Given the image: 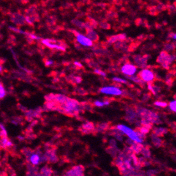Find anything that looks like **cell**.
<instances>
[{"instance_id": "cell-33", "label": "cell", "mask_w": 176, "mask_h": 176, "mask_svg": "<svg viewBox=\"0 0 176 176\" xmlns=\"http://www.w3.org/2000/svg\"><path fill=\"white\" fill-rule=\"evenodd\" d=\"M149 13L151 15H156L157 13H158L157 9H156V7H151L149 8Z\"/></svg>"}, {"instance_id": "cell-9", "label": "cell", "mask_w": 176, "mask_h": 176, "mask_svg": "<svg viewBox=\"0 0 176 176\" xmlns=\"http://www.w3.org/2000/svg\"><path fill=\"white\" fill-rule=\"evenodd\" d=\"M11 21L18 26L24 25L26 23L25 17L18 13H15L11 15Z\"/></svg>"}, {"instance_id": "cell-46", "label": "cell", "mask_w": 176, "mask_h": 176, "mask_svg": "<svg viewBox=\"0 0 176 176\" xmlns=\"http://www.w3.org/2000/svg\"><path fill=\"white\" fill-rule=\"evenodd\" d=\"M170 37L172 38V39H175V38H176L175 34H173V33H172V34H170Z\"/></svg>"}, {"instance_id": "cell-15", "label": "cell", "mask_w": 176, "mask_h": 176, "mask_svg": "<svg viewBox=\"0 0 176 176\" xmlns=\"http://www.w3.org/2000/svg\"><path fill=\"white\" fill-rule=\"evenodd\" d=\"M127 77L129 79L133 81L135 83H138V84L140 85V86H141V87H143L144 85H145V82H144L143 80H141L138 76H134L133 75V76H127Z\"/></svg>"}, {"instance_id": "cell-18", "label": "cell", "mask_w": 176, "mask_h": 176, "mask_svg": "<svg viewBox=\"0 0 176 176\" xmlns=\"http://www.w3.org/2000/svg\"><path fill=\"white\" fill-rule=\"evenodd\" d=\"M108 128H109V124L108 123H100L97 126V131H99V132H103V131L108 130Z\"/></svg>"}, {"instance_id": "cell-25", "label": "cell", "mask_w": 176, "mask_h": 176, "mask_svg": "<svg viewBox=\"0 0 176 176\" xmlns=\"http://www.w3.org/2000/svg\"><path fill=\"white\" fill-rule=\"evenodd\" d=\"M160 90H161V88H160L159 87L156 85H152V90H151V92H152V93H153V94H157V93H158L159 92H160Z\"/></svg>"}, {"instance_id": "cell-31", "label": "cell", "mask_w": 176, "mask_h": 176, "mask_svg": "<svg viewBox=\"0 0 176 176\" xmlns=\"http://www.w3.org/2000/svg\"><path fill=\"white\" fill-rule=\"evenodd\" d=\"M155 105L159 107H162V108H165L167 106V103L165 102H162V101H156L155 102Z\"/></svg>"}, {"instance_id": "cell-45", "label": "cell", "mask_w": 176, "mask_h": 176, "mask_svg": "<svg viewBox=\"0 0 176 176\" xmlns=\"http://www.w3.org/2000/svg\"><path fill=\"white\" fill-rule=\"evenodd\" d=\"M74 66H76V67H80V68H81V67H83V66H82V64L80 63L77 62V61H75V62H74Z\"/></svg>"}, {"instance_id": "cell-27", "label": "cell", "mask_w": 176, "mask_h": 176, "mask_svg": "<svg viewBox=\"0 0 176 176\" xmlns=\"http://www.w3.org/2000/svg\"><path fill=\"white\" fill-rule=\"evenodd\" d=\"M5 95H6V92H5V90L4 87H3V86L2 85V83H0V99L4 98Z\"/></svg>"}, {"instance_id": "cell-39", "label": "cell", "mask_w": 176, "mask_h": 176, "mask_svg": "<svg viewBox=\"0 0 176 176\" xmlns=\"http://www.w3.org/2000/svg\"><path fill=\"white\" fill-rule=\"evenodd\" d=\"M53 61H52V60H46L45 61V65L46 66H51V65H53Z\"/></svg>"}, {"instance_id": "cell-24", "label": "cell", "mask_w": 176, "mask_h": 176, "mask_svg": "<svg viewBox=\"0 0 176 176\" xmlns=\"http://www.w3.org/2000/svg\"><path fill=\"white\" fill-rule=\"evenodd\" d=\"M99 26L104 29H109L111 28V26L109 23H107L106 21H102L99 24Z\"/></svg>"}, {"instance_id": "cell-29", "label": "cell", "mask_w": 176, "mask_h": 176, "mask_svg": "<svg viewBox=\"0 0 176 176\" xmlns=\"http://www.w3.org/2000/svg\"><path fill=\"white\" fill-rule=\"evenodd\" d=\"M156 9H157V12H162V11L164 10H165L166 8V6L165 5L162 4V3H159L158 5H157V6L156 7Z\"/></svg>"}, {"instance_id": "cell-17", "label": "cell", "mask_w": 176, "mask_h": 176, "mask_svg": "<svg viewBox=\"0 0 176 176\" xmlns=\"http://www.w3.org/2000/svg\"><path fill=\"white\" fill-rule=\"evenodd\" d=\"M40 173L43 176H51L52 175V170L47 166H44L40 170Z\"/></svg>"}, {"instance_id": "cell-3", "label": "cell", "mask_w": 176, "mask_h": 176, "mask_svg": "<svg viewBox=\"0 0 176 176\" xmlns=\"http://www.w3.org/2000/svg\"><path fill=\"white\" fill-rule=\"evenodd\" d=\"M175 55H170L168 53L165 51H162L160 53L159 55L157 58V62H158L160 64H163L166 63L169 65H170L173 60H175Z\"/></svg>"}, {"instance_id": "cell-12", "label": "cell", "mask_w": 176, "mask_h": 176, "mask_svg": "<svg viewBox=\"0 0 176 176\" xmlns=\"http://www.w3.org/2000/svg\"><path fill=\"white\" fill-rule=\"evenodd\" d=\"M40 155L34 153L29 157V162L34 165H38L40 163Z\"/></svg>"}, {"instance_id": "cell-36", "label": "cell", "mask_w": 176, "mask_h": 176, "mask_svg": "<svg viewBox=\"0 0 176 176\" xmlns=\"http://www.w3.org/2000/svg\"><path fill=\"white\" fill-rule=\"evenodd\" d=\"M94 105L95 106H98V107H103V106H104V103L103 102H101L99 101H96L94 102Z\"/></svg>"}, {"instance_id": "cell-7", "label": "cell", "mask_w": 176, "mask_h": 176, "mask_svg": "<svg viewBox=\"0 0 176 176\" xmlns=\"http://www.w3.org/2000/svg\"><path fill=\"white\" fill-rule=\"evenodd\" d=\"M101 92L104 94L114 95H122V90L119 88L115 87H106L101 89Z\"/></svg>"}, {"instance_id": "cell-8", "label": "cell", "mask_w": 176, "mask_h": 176, "mask_svg": "<svg viewBox=\"0 0 176 176\" xmlns=\"http://www.w3.org/2000/svg\"><path fill=\"white\" fill-rule=\"evenodd\" d=\"M138 115L136 111V109H134L133 108H128L126 111V115H125V119L130 123L135 122L138 120Z\"/></svg>"}, {"instance_id": "cell-44", "label": "cell", "mask_w": 176, "mask_h": 176, "mask_svg": "<svg viewBox=\"0 0 176 176\" xmlns=\"http://www.w3.org/2000/svg\"><path fill=\"white\" fill-rule=\"evenodd\" d=\"M110 146L111 147H116V141H115L114 140H111Z\"/></svg>"}, {"instance_id": "cell-28", "label": "cell", "mask_w": 176, "mask_h": 176, "mask_svg": "<svg viewBox=\"0 0 176 176\" xmlns=\"http://www.w3.org/2000/svg\"><path fill=\"white\" fill-rule=\"evenodd\" d=\"M113 80H114V82H115L116 83H127L126 80L124 79L120 78V77H115L113 78Z\"/></svg>"}, {"instance_id": "cell-19", "label": "cell", "mask_w": 176, "mask_h": 176, "mask_svg": "<svg viewBox=\"0 0 176 176\" xmlns=\"http://www.w3.org/2000/svg\"><path fill=\"white\" fill-rule=\"evenodd\" d=\"M82 128L84 129V130L91 131H92V130H94L95 126H94V124H93L92 122H86L85 124H84L83 125H82Z\"/></svg>"}, {"instance_id": "cell-5", "label": "cell", "mask_w": 176, "mask_h": 176, "mask_svg": "<svg viewBox=\"0 0 176 176\" xmlns=\"http://www.w3.org/2000/svg\"><path fill=\"white\" fill-rule=\"evenodd\" d=\"M121 71L124 74L127 75V76H133L136 72V67L133 64L127 63L122 67Z\"/></svg>"}, {"instance_id": "cell-11", "label": "cell", "mask_w": 176, "mask_h": 176, "mask_svg": "<svg viewBox=\"0 0 176 176\" xmlns=\"http://www.w3.org/2000/svg\"><path fill=\"white\" fill-rule=\"evenodd\" d=\"M87 37L93 42H96L99 40V36L98 34L94 30H91V29L87 30Z\"/></svg>"}, {"instance_id": "cell-40", "label": "cell", "mask_w": 176, "mask_h": 176, "mask_svg": "<svg viewBox=\"0 0 176 176\" xmlns=\"http://www.w3.org/2000/svg\"><path fill=\"white\" fill-rule=\"evenodd\" d=\"M18 108L19 109H20L22 111H24V112H27L28 111H27V108H25V107H24L23 106L20 105V104H18Z\"/></svg>"}, {"instance_id": "cell-10", "label": "cell", "mask_w": 176, "mask_h": 176, "mask_svg": "<svg viewBox=\"0 0 176 176\" xmlns=\"http://www.w3.org/2000/svg\"><path fill=\"white\" fill-rule=\"evenodd\" d=\"M83 170L84 168L83 166H75L72 169L67 171L64 176H79L80 174L83 173Z\"/></svg>"}, {"instance_id": "cell-42", "label": "cell", "mask_w": 176, "mask_h": 176, "mask_svg": "<svg viewBox=\"0 0 176 176\" xmlns=\"http://www.w3.org/2000/svg\"><path fill=\"white\" fill-rule=\"evenodd\" d=\"M168 9L169 10V11L170 12H175V6L173 5H170L168 6Z\"/></svg>"}, {"instance_id": "cell-14", "label": "cell", "mask_w": 176, "mask_h": 176, "mask_svg": "<svg viewBox=\"0 0 176 176\" xmlns=\"http://www.w3.org/2000/svg\"><path fill=\"white\" fill-rule=\"evenodd\" d=\"M168 132V130L165 127H156L154 130V134L157 136H162Z\"/></svg>"}, {"instance_id": "cell-4", "label": "cell", "mask_w": 176, "mask_h": 176, "mask_svg": "<svg viewBox=\"0 0 176 176\" xmlns=\"http://www.w3.org/2000/svg\"><path fill=\"white\" fill-rule=\"evenodd\" d=\"M73 34L76 35V40H77V42L80 44L81 45H84V46H87V47H90L92 46L93 45V42L91 41L87 37L84 36V35H82V34H79L78 32L74 30Z\"/></svg>"}, {"instance_id": "cell-6", "label": "cell", "mask_w": 176, "mask_h": 176, "mask_svg": "<svg viewBox=\"0 0 176 176\" xmlns=\"http://www.w3.org/2000/svg\"><path fill=\"white\" fill-rule=\"evenodd\" d=\"M134 61L138 67L140 68H145L147 67L148 55L141 56V55H135L133 56Z\"/></svg>"}, {"instance_id": "cell-43", "label": "cell", "mask_w": 176, "mask_h": 176, "mask_svg": "<svg viewBox=\"0 0 176 176\" xmlns=\"http://www.w3.org/2000/svg\"><path fill=\"white\" fill-rule=\"evenodd\" d=\"M150 98V95L149 94H145L143 95V101H148L149 99Z\"/></svg>"}, {"instance_id": "cell-20", "label": "cell", "mask_w": 176, "mask_h": 176, "mask_svg": "<svg viewBox=\"0 0 176 176\" xmlns=\"http://www.w3.org/2000/svg\"><path fill=\"white\" fill-rule=\"evenodd\" d=\"M72 23L74 24V26H76V27H77V28H80V29H84V23H83V22L80 21L79 20H78V19H73V20L72 21Z\"/></svg>"}, {"instance_id": "cell-47", "label": "cell", "mask_w": 176, "mask_h": 176, "mask_svg": "<svg viewBox=\"0 0 176 176\" xmlns=\"http://www.w3.org/2000/svg\"><path fill=\"white\" fill-rule=\"evenodd\" d=\"M2 67H1V66H0V72H2Z\"/></svg>"}, {"instance_id": "cell-1", "label": "cell", "mask_w": 176, "mask_h": 176, "mask_svg": "<svg viewBox=\"0 0 176 176\" xmlns=\"http://www.w3.org/2000/svg\"><path fill=\"white\" fill-rule=\"evenodd\" d=\"M116 127L117 128L118 130H120V131H122L123 133L129 136V138L131 140H132L133 141H135V142L138 143H142V141L138 138V137L136 135V132L133 130H131V128L125 126L124 125H118Z\"/></svg>"}, {"instance_id": "cell-23", "label": "cell", "mask_w": 176, "mask_h": 176, "mask_svg": "<svg viewBox=\"0 0 176 176\" xmlns=\"http://www.w3.org/2000/svg\"><path fill=\"white\" fill-rule=\"evenodd\" d=\"M174 48L175 46H173V45L172 44H170V43H168V44H166L165 45V50L164 51H165V52L167 53H169L171 52V51H173L174 50Z\"/></svg>"}, {"instance_id": "cell-38", "label": "cell", "mask_w": 176, "mask_h": 176, "mask_svg": "<svg viewBox=\"0 0 176 176\" xmlns=\"http://www.w3.org/2000/svg\"><path fill=\"white\" fill-rule=\"evenodd\" d=\"M114 136H115V137L118 140H119V141H122L123 140L122 135H119V134H115V135H114Z\"/></svg>"}, {"instance_id": "cell-26", "label": "cell", "mask_w": 176, "mask_h": 176, "mask_svg": "<svg viewBox=\"0 0 176 176\" xmlns=\"http://www.w3.org/2000/svg\"><path fill=\"white\" fill-rule=\"evenodd\" d=\"M138 130L141 133L144 134V135L147 134L150 131L149 129H148V128L146 127L145 126H141L140 128H138Z\"/></svg>"}, {"instance_id": "cell-41", "label": "cell", "mask_w": 176, "mask_h": 176, "mask_svg": "<svg viewBox=\"0 0 176 176\" xmlns=\"http://www.w3.org/2000/svg\"><path fill=\"white\" fill-rule=\"evenodd\" d=\"M126 143H127V145H129V146H133L134 143H135V141H133L132 140H131L130 138H129V139H127V140H126Z\"/></svg>"}, {"instance_id": "cell-32", "label": "cell", "mask_w": 176, "mask_h": 176, "mask_svg": "<svg viewBox=\"0 0 176 176\" xmlns=\"http://www.w3.org/2000/svg\"><path fill=\"white\" fill-rule=\"evenodd\" d=\"M169 107L172 111L175 112L176 111V101H172L171 103H170Z\"/></svg>"}, {"instance_id": "cell-34", "label": "cell", "mask_w": 176, "mask_h": 176, "mask_svg": "<svg viewBox=\"0 0 176 176\" xmlns=\"http://www.w3.org/2000/svg\"><path fill=\"white\" fill-rule=\"evenodd\" d=\"M94 72L95 74H98L101 75V76H106V75L104 71H103L102 70L99 69H95Z\"/></svg>"}, {"instance_id": "cell-13", "label": "cell", "mask_w": 176, "mask_h": 176, "mask_svg": "<svg viewBox=\"0 0 176 176\" xmlns=\"http://www.w3.org/2000/svg\"><path fill=\"white\" fill-rule=\"evenodd\" d=\"M69 98L66 95H64L62 94H57L56 95V103H57L58 105L60 104H65L67 100H68Z\"/></svg>"}, {"instance_id": "cell-37", "label": "cell", "mask_w": 176, "mask_h": 176, "mask_svg": "<svg viewBox=\"0 0 176 176\" xmlns=\"http://www.w3.org/2000/svg\"><path fill=\"white\" fill-rule=\"evenodd\" d=\"M108 17L109 18H110V19H111V18H114L116 17V13L114 12H110L108 13Z\"/></svg>"}, {"instance_id": "cell-16", "label": "cell", "mask_w": 176, "mask_h": 176, "mask_svg": "<svg viewBox=\"0 0 176 176\" xmlns=\"http://www.w3.org/2000/svg\"><path fill=\"white\" fill-rule=\"evenodd\" d=\"M152 141L154 145L157 147H160L163 143V141L154 133L152 135Z\"/></svg>"}, {"instance_id": "cell-35", "label": "cell", "mask_w": 176, "mask_h": 176, "mask_svg": "<svg viewBox=\"0 0 176 176\" xmlns=\"http://www.w3.org/2000/svg\"><path fill=\"white\" fill-rule=\"evenodd\" d=\"M77 93L79 95H84L87 94V91L85 90L84 89H82V88H77Z\"/></svg>"}, {"instance_id": "cell-21", "label": "cell", "mask_w": 176, "mask_h": 176, "mask_svg": "<svg viewBox=\"0 0 176 176\" xmlns=\"http://www.w3.org/2000/svg\"><path fill=\"white\" fill-rule=\"evenodd\" d=\"M46 102H55L56 103V95L53 93H50L45 96Z\"/></svg>"}, {"instance_id": "cell-22", "label": "cell", "mask_w": 176, "mask_h": 176, "mask_svg": "<svg viewBox=\"0 0 176 176\" xmlns=\"http://www.w3.org/2000/svg\"><path fill=\"white\" fill-rule=\"evenodd\" d=\"M119 41V35H113V36H111L110 37L108 38V42L109 44H115L117 42Z\"/></svg>"}, {"instance_id": "cell-30", "label": "cell", "mask_w": 176, "mask_h": 176, "mask_svg": "<svg viewBox=\"0 0 176 176\" xmlns=\"http://www.w3.org/2000/svg\"><path fill=\"white\" fill-rule=\"evenodd\" d=\"M140 152H141V153H142L144 156H146V157H150V151L147 148L143 147Z\"/></svg>"}, {"instance_id": "cell-2", "label": "cell", "mask_w": 176, "mask_h": 176, "mask_svg": "<svg viewBox=\"0 0 176 176\" xmlns=\"http://www.w3.org/2000/svg\"><path fill=\"white\" fill-rule=\"evenodd\" d=\"M138 76L145 83H152L154 79V74L151 70L149 69H143L139 73Z\"/></svg>"}]
</instances>
